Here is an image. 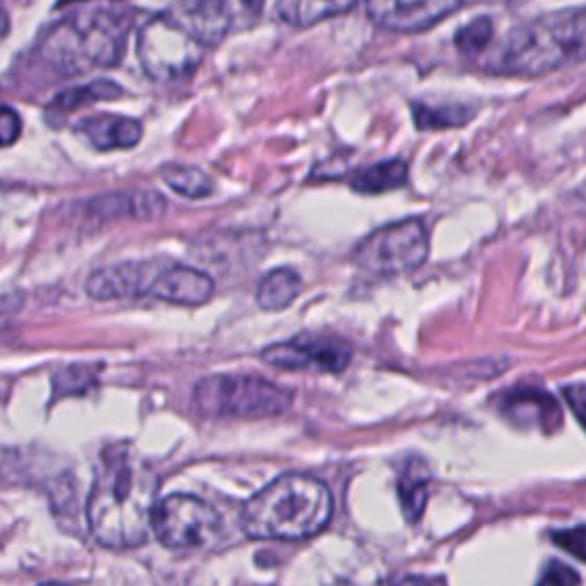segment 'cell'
<instances>
[{"mask_svg": "<svg viewBox=\"0 0 586 586\" xmlns=\"http://www.w3.org/2000/svg\"><path fill=\"white\" fill-rule=\"evenodd\" d=\"M156 488V474L132 444L106 447L87 502V523L96 543L111 550L143 545L151 532Z\"/></svg>", "mask_w": 586, "mask_h": 586, "instance_id": "1", "label": "cell"}, {"mask_svg": "<svg viewBox=\"0 0 586 586\" xmlns=\"http://www.w3.org/2000/svg\"><path fill=\"white\" fill-rule=\"evenodd\" d=\"M582 62H586V8H568L513 28L483 67L532 79Z\"/></svg>", "mask_w": 586, "mask_h": 586, "instance_id": "2", "label": "cell"}, {"mask_svg": "<svg viewBox=\"0 0 586 586\" xmlns=\"http://www.w3.org/2000/svg\"><path fill=\"white\" fill-rule=\"evenodd\" d=\"M333 495L314 477L286 474L248 500L241 527L250 538L301 541L331 523Z\"/></svg>", "mask_w": 586, "mask_h": 586, "instance_id": "3", "label": "cell"}, {"mask_svg": "<svg viewBox=\"0 0 586 586\" xmlns=\"http://www.w3.org/2000/svg\"><path fill=\"white\" fill-rule=\"evenodd\" d=\"M132 17L111 10H94L55 23L35 53L40 62L60 74H83L94 67H115L126 49Z\"/></svg>", "mask_w": 586, "mask_h": 586, "instance_id": "4", "label": "cell"}, {"mask_svg": "<svg viewBox=\"0 0 586 586\" xmlns=\"http://www.w3.org/2000/svg\"><path fill=\"white\" fill-rule=\"evenodd\" d=\"M192 404L207 417L262 419L289 410L291 393L259 376L220 374L195 385Z\"/></svg>", "mask_w": 586, "mask_h": 586, "instance_id": "5", "label": "cell"}, {"mask_svg": "<svg viewBox=\"0 0 586 586\" xmlns=\"http://www.w3.org/2000/svg\"><path fill=\"white\" fill-rule=\"evenodd\" d=\"M138 60L156 83L190 76L202 62L205 46L172 14L151 17L138 32Z\"/></svg>", "mask_w": 586, "mask_h": 586, "instance_id": "6", "label": "cell"}, {"mask_svg": "<svg viewBox=\"0 0 586 586\" xmlns=\"http://www.w3.org/2000/svg\"><path fill=\"white\" fill-rule=\"evenodd\" d=\"M429 234L421 220H401L380 227L357 243L353 262L363 271L380 278L410 273L427 262Z\"/></svg>", "mask_w": 586, "mask_h": 586, "instance_id": "7", "label": "cell"}, {"mask_svg": "<svg viewBox=\"0 0 586 586\" xmlns=\"http://www.w3.org/2000/svg\"><path fill=\"white\" fill-rule=\"evenodd\" d=\"M220 515L211 504L192 495H170L156 502L151 532L170 550H198L220 534Z\"/></svg>", "mask_w": 586, "mask_h": 586, "instance_id": "8", "label": "cell"}, {"mask_svg": "<svg viewBox=\"0 0 586 586\" xmlns=\"http://www.w3.org/2000/svg\"><path fill=\"white\" fill-rule=\"evenodd\" d=\"M350 346L333 337L301 335L262 350V360L284 372L339 374L350 363Z\"/></svg>", "mask_w": 586, "mask_h": 586, "instance_id": "9", "label": "cell"}, {"mask_svg": "<svg viewBox=\"0 0 586 586\" xmlns=\"http://www.w3.org/2000/svg\"><path fill=\"white\" fill-rule=\"evenodd\" d=\"M463 0H367L369 19L387 30H429L461 8Z\"/></svg>", "mask_w": 586, "mask_h": 586, "instance_id": "10", "label": "cell"}, {"mask_svg": "<svg viewBox=\"0 0 586 586\" xmlns=\"http://www.w3.org/2000/svg\"><path fill=\"white\" fill-rule=\"evenodd\" d=\"M160 269L147 262H128L115 264L94 271L87 280V296L94 301H117V299H136L149 293Z\"/></svg>", "mask_w": 586, "mask_h": 586, "instance_id": "11", "label": "cell"}, {"mask_svg": "<svg viewBox=\"0 0 586 586\" xmlns=\"http://www.w3.org/2000/svg\"><path fill=\"white\" fill-rule=\"evenodd\" d=\"M502 412L520 427H536L545 433H555L562 427V408L543 389H513L504 395Z\"/></svg>", "mask_w": 586, "mask_h": 586, "instance_id": "12", "label": "cell"}, {"mask_svg": "<svg viewBox=\"0 0 586 586\" xmlns=\"http://www.w3.org/2000/svg\"><path fill=\"white\" fill-rule=\"evenodd\" d=\"M213 280L207 273L188 266H172L168 271H160L149 293L166 303L195 307L205 305L213 296Z\"/></svg>", "mask_w": 586, "mask_h": 586, "instance_id": "13", "label": "cell"}, {"mask_svg": "<svg viewBox=\"0 0 586 586\" xmlns=\"http://www.w3.org/2000/svg\"><path fill=\"white\" fill-rule=\"evenodd\" d=\"M79 132L100 151H115V149H132L143 138V124L132 117L119 115H94L85 117L79 126Z\"/></svg>", "mask_w": 586, "mask_h": 586, "instance_id": "14", "label": "cell"}, {"mask_svg": "<svg viewBox=\"0 0 586 586\" xmlns=\"http://www.w3.org/2000/svg\"><path fill=\"white\" fill-rule=\"evenodd\" d=\"M90 213L102 218H136V220H154L160 218L168 209L166 198H160L154 190H136V192H111L92 200Z\"/></svg>", "mask_w": 586, "mask_h": 586, "instance_id": "15", "label": "cell"}, {"mask_svg": "<svg viewBox=\"0 0 586 586\" xmlns=\"http://www.w3.org/2000/svg\"><path fill=\"white\" fill-rule=\"evenodd\" d=\"M202 46H216L232 28L227 0H195L179 21Z\"/></svg>", "mask_w": 586, "mask_h": 586, "instance_id": "16", "label": "cell"}, {"mask_svg": "<svg viewBox=\"0 0 586 586\" xmlns=\"http://www.w3.org/2000/svg\"><path fill=\"white\" fill-rule=\"evenodd\" d=\"M357 0H278V14L296 28H310L348 12Z\"/></svg>", "mask_w": 586, "mask_h": 586, "instance_id": "17", "label": "cell"}, {"mask_svg": "<svg viewBox=\"0 0 586 586\" xmlns=\"http://www.w3.org/2000/svg\"><path fill=\"white\" fill-rule=\"evenodd\" d=\"M124 90L113 83V81H94L85 87H74V90H64L60 92L55 100L51 102L49 106V117L51 119H62L67 117L85 106H92L94 102H108V100H117V96H122Z\"/></svg>", "mask_w": 586, "mask_h": 586, "instance_id": "18", "label": "cell"}, {"mask_svg": "<svg viewBox=\"0 0 586 586\" xmlns=\"http://www.w3.org/2000/svg\"><path fill=\"white\" fill-rule=\"evenodd\" d=\"M303 280L291 269H275L257 286V303L266 312H280L301 296Z\"/></svg>", "mask_w": 586, "mask_h": 586, "instance_id": "19", "label": "cell"}, {"mask_svg": "<svg viewBox=\"0 0 586 586\" xmlns=\"http://www.w3.org/2000/svg\"><path fill=\"white\" fill-rule=\"evenodd\" d=\"M408 181V163L401 158L383 160L365 170H357L350 177V188L363 195H380L387 190H397Z\"/></svg>", "mask_w": 586, "mask_h": 586, "instance_id": "20", "label": "cell"}, {"mask_svg": "<svg viewBox=\"0 0 586 586\" xmlns=\"http://www.w3.org/2000/svg\"><path fill=\"white\" fill-rule=\"evenodd\" d=\"M410 113H412L417 128H421V132H440V128H456V126L468 124L477 111L468 106H459V104L429 106V104L415 102L410 104Z\"/></svg>", "mask_w": 586, "mask_h": 586, "instance_id": "21", "label": "cell"}, {"mask_svg": "<svg viewBox=\"0 0 586 586\" xmlns=\"http://www.w3.org/2000/svg\"><path fill=\"white\" fill-rule=\"evenodd\" d=\"M163 181L190 200H202L213 192V179L192 166H168L163 170Z\"/></svg>", "mask_w": 586, "mask_h": 586, "instance_id": "22", "label": "cell"}, {"mask_svg": "<svg viewBox=\"0 0 586 586\" xmlns=\"http://www.w3.org/2000/svg\"><path fill=\"white\" fill-rule=\"evenodd\" d=\"M493 19L488 17H477L468 25H463L459 32H456V49L465 55H477L488 49L493 40Z\"/></svg>", "mask_w": 586, "mask_h": 586, "instance_id": "23", "label": "cell"}, {"mask_svg": "<svg viewBox=\"0 0 586 586\" xmlns=\"http://www.w3.org/2000/svg\"><path fill=\"white\" fill-rule=\"evenodd\" d=\"M399 500H401V509L406 513L408 523H417L427 509L429 502V488L425 479H412L410 474L401 479L399 483Z\"/></svg>", "mask_w": 586, "mask_h": 586, "instance_id": "24", "label": "cell"}, {"mask_svg": "<svg viewBox=\"0 0 586 586\" xmlns=\"http://www.w3.org/2000/svg\"><path fill=\"white\" fill-rule=\"evenodd\" d=\"M552 538H555V543L559 547L571 552L573 557H577L586 564V525H579V527H573L566 532H557Z\"/></svg>", "mask_w": 586, "mask_h": 586, "instance_id": "25", "label": "cell"}, {"mask_svg": "<svg viewBox=\"0 0 586 586\" xmlns=\"http://www.w3.org/2000/svg\"><path fill=\"white\" fill-rule=\"evenodd\" d=\"M577 584H579V575L573 568L559 562H550V566L545 568L536 586H577Z\"/></svg>", "mask_w": 586, "mask_h": 586, "instance_id": "26", "label": "cell"}, {"mask_svg": "<svg viewBox=\"0 0 586 586\" xmlns=\"http://www.w3.org/2000/svg\"><path fill=\"white\" fill-rule=\"evenodd\" d=\"M21 134V117L10 108L0 106V147H10Z\"/></svg>", "mask_w": 586, "mask_h": 586, "instance_id": "27", "label": "cell"}, {"mask_svg": "<svg viewBox=\"0 0 586 586\" xmlns=\"http://www.w3.org/2000/svg\"><path fill=\"white\" fill-rule=\"evenodd\" d=\"M564 397L571 404L573 412L577 415V419L584 425L586 429V387L584 385H573L564 389Z\"/></svg>", "mask_w": 586, "mask_h": 586, "instance_id": "28", "label": "cell"}, {"mask_svg": "<svg viewBox=\"0 0 586 586\" xmlns=\"http://www.w3.org/2000/svg\"><path fill=\"white\" fill-rule=\"evenodd\" d=\"M239 6L245 14H250L252 19L262 14V8H264V0H239Z\"/></svg>", "mask_w": 586, "mask_h": 586, "instance_id": "29", "label": "cell"}, {"mask_svg": "<svg viewBox=\"0 0 586 586\" xmlns=\"http://www.w3.org/2000/svg\"><path fill=\"white\" fill-rule=\"evenodd\" d=\"M8 32H10V17L3 8H0V40H6Z\"/></svg>", "mask_w": 586, "mask_h": 586, "instance_id": "30", "label": "cell"}, {"mask_svg": "<svg viewBox=\"0 0 586 586\" xmlns=\"http://www.w3.org/2000/svg\"><path fill=\"white\" fill-rule=\"evenodd\" d=\"M397 586H433V584L427 579H421V577H406Z\"/></svg>", "mask_w": 586, "mask_h": 586, "instance_id": "31", "label": "cell"}, {"mask_svg": "<svg viewBox=\"0 0 586 586\" xmlns=\"http://www.w3.org/2000/svg\"><path fill=\"white\" fill-rule=\"evenodd\" d=\"M70 3H81V0H60V3H57V6L62 8V6H70Z\"/></svg>", "mask_w": 586, "mask_h": 586, "instance_id": "32", "label": "cell"}]
</instances>
